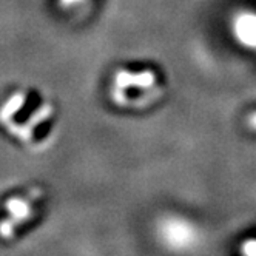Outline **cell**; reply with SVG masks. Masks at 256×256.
<instances>
[{"label":"cell","mask_w":256,"mask_h":256,"mask_svg":"<svg viewBox=\"0 0 256 256\" xmlns=\"http://www.w3.org/2000/svg\"><path fill=\"white\" fill-rule=\"evenodd\" d=\"M40 196V190H32L25 196H14L5 202L8 218L0 222V238L10 240L20 224L26 222L32 216V200Z\"/></svg>","instance_id":"6da1fadb"},{"label":"cell","mask_w":256,"mask_h":256,"mask_svg":"<svg viewBox=\"0 0 256 256\" xmlns=\"http://www.w3.org/2000/svg\"><path fill=\"white\" fill-rule=\"evenodd\" d=\"M162 234L166 242L174 248H184L193 241V230L187 222L179 221V219H170L162 228Z\"/></svg>","instance_id":"7a4b0ae2"},{"label":"cell","mask_w":256,"mask_h":256,"mask_svg":"<svg viewBox=\"0 0 256 256\" xmlns=\"http://www.w3.org/2000/svg\"><path fill=\"white\" fill-rule=\"evenodd\" d=\"M233 32L241 45L256 50V14L241 12L233 20Z\"/></svg>","instance_id":"3957f363"},{"label":"cell","mask_w":256,"mask_h":256,"mask_svg":"<svg viewBox=\"0 0 256 256\" xmlns=\"http://www.w3.org/2000/svg\"><path fill=\"white\" fill-rule=\"evenodd\" d=\"M154 82V74L150 71H144L140 74H132V72L120 71L116 76V93H122L126 88L132 86H152Z\"/></svg>","instance_id":"277c9868"},{"label":"cell","mask_w":256,"mask_h":256,"mask_svg":"<svg viewBox=\"0 0 256 256\" xmlns=\"http://www.w3.org/2000/svg\"><path fill=\"white\" fill-rule=\"evenodd\" d=\"M241 252L244 256H256V240L246 241L241 247Z\"/></svg>","instance_id":"5b68a950"},{"label":"cell","mask_w":256,"mask_h":256,"mask_svg":"<svg viewBox=\"0 0 256 256\" xmlns=\"http://www.w3.org/2000/svg\"><path fill=\"white\" fill-rule=\"evenodd\" d=\"M79 2H82V0H60V5H64V6H71V5H76V4H79Z\"/></svg>","instance_id":"8992f818"}]
</instances>
